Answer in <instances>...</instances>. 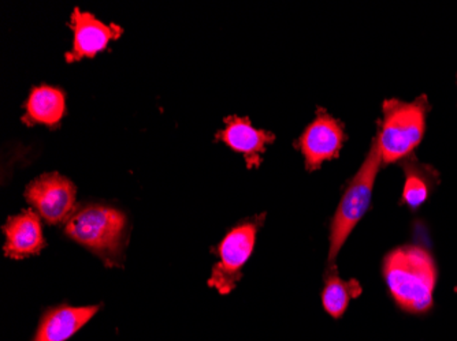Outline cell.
<instances>
[{"instance_id": "1", "label": "cell", "mask_w": 457, "mask_h": 341, "mask_svg": "<svg viewBox=\"0 0 457 341\" xmlns=\"http://www.w3.org/2000/svg\"><path fill=\"white\" fill-rule=\"evenodd\" d=\"M382 276L403 312L426 314L433 309L438 272L428 248L420 245L393 248L382 261Z\"/></svg>"}, {"instance_id": "5", "label": "cell", "mask_w": 457, "mask_h": 341, "mask_svg": "<svg viewBox=\"0 0 457 341\" xmlns=\"http://www.w3.org/2000/svg\"><path fill=\"white\" fill-rule=\"evenodd\" d=\"M264 220L266 213H262L238 223L214 248L218 263L212 268V277L207 284L217 289L220 295L230 294L237 287L243 277L241 269L253 254L256 235L264 224Z\"/></svg>"}, {"instance_id": "6", "label": "cell", "mask_w": 457, "mask_h": 341, "mask_svg": "<svg viewBox=\"0 0 457 341\" xmlns=\"http://www.w3.org/2000/svg\"><path fill=\"white\" fill-rule=\"evenodd\" d=\"M346 140L348 135L344 122L331 117L323 107H318L315 119L305 127L294 146L304 156L305 169L308 173H314L325 161L333 160L340 156V150Z\"/></svg>"}, {"instance_id": "7", "label": "cell", "mask_w": 457, "mask_h": 341, "mask_svg": "<svg viewBox=\"0 0 457 341\" xmlns=\"http://www.w3.org/2000/svg\"><path fill=\"white\" fill-rule=\"evenodd\" d=\"M25 199L48 224L68 223L76 212V186L56 173L45 174L28 184Z\"/></svg>"}, {"instance_id": "13", "label": "cell", "mask_w": 457, "mask_h": 341, "mask_svg": "<svg viewBox=\"0 0 457 341\" xmlns=\"http://www.w3.org/2000/svg\"><path fill=\"white\" fill-rule=\"evenodd\" d=\"M25 111L22 117L25 125L58 127L66 112L65 92L48 85L33 88L25 102Z\"/></svg>"}, {"instance_id": "15", "label": "cell", "mask_w": 457, "mask_h": 341, "mask_svg": "<svg viewBox=\"0 0 457 341\" xmlns=\"http://www.w3.org/2000/svg\"><path fill=\"white\" fill-rule=\"evenodd\" d=\"M454 291H456V292H457V286H456V288H454Z\"/></svg>"}, {"instance_id": "8", "label": "cell", "mask_w": 457, "mask_h": 341, "mask_svg": "<svg viewBox=\"0 0 457 341\" xmlns=\"http://www.w3.org/2000/svg\"><path fill=\"white\" fill-rule=\"evenodd\" d=\"M71 29H73V47L66 53V61L73 63L84 58H95L109 45L110 41L117 40L123 33L118 25L103 24L91 12H82L74 9L71 12Z\"/></svg>"}, {"instance_id": "9", "label": "cell", "mask_w": 457, "mask_h": 341, "mask_svg": "<svg viewBox=\"0 0 457 341\" xmlns=\"http://www.w3.org/2000/svg\"><path fill=\"white\" fill-rule=\"evenodd\" d=\"M225 129L215 134V141L226 143L235 152L241 153L245 158L246 168L261 166L267 145L276 141V134L253 127L249 118L232 115L223 119Z\"/></svg>"}, {"instance_id": "12", "label": "cell", "mask_w": 457, "mask_h": 341, "mask_svg": "<svg viewBox=\"0 0 457 341\" xmlns=\"http://www.w3.org/2000/svg\"><path fill=\"white\" fill-rule=\"evenodd\" d=\"M405 176L400 205L418 210L436 191L441 183V175L436 166L422 163L415 153L399 163Z\"/></svg>"}, {"instance_id": "2", "label": "cell", "mask_w": 457, "mask_h": 341, "mask_svg": "<svg viewBox=\"0 0 457 341\" xmlns=\"http://www.w3.org/2000/svg\"><path fill=\"white\" fill-rule=\"evenodd\" d=\"M127 231V216L120 210L99 204L79 207L65 225L71 240L88 248L110 268L122 265Z\"/></svg>"}, {"instance_id": "4", "label": "cell", "mask_w": 457, "mask_h": 341, "mask_svg": "<svg viewBox=\"0 0 457 341\" xmlns=\"http://www.w3.org/2000/svg\"><path fill=\"white\" fill-rule=\"evenodd\" d=\"M382 168L378 135H374L358 173L349 179L328 230V265H335L341 248L371 207L372 191Z\"/></svg>"}, {"instance_id": "10", "label": "cell", "mask_w": 457, "mask_h": 341, "mask_svg": "<svg viewBox=\"0 0 457 341\" xmlns=\"http://www.w3.org/2000/svg\"><path fill=\"white\" fill-rule=\"evenodd\" d=\"M4 232L6 237V257L21 260L30 256H37L46 248L40 217L32 209L9 217L4 224Z\"/></svg>"}, {"instance_id": "14", "label": "cell", "mask_w": 457, "mask_h": 341, "mask_svg": "<svg viewBox=\"0 0 457 341\" xmlns=\"http://www.w3.org/2000/svg\"><path fill=\"white\" fill-rule=\"evenodd\" d=\"M325 287L322 291V304L325 312L335 320L345 314L352 299L361 296L363 287L356 279L344 280L338 273V266L326 265Z\"/></svg>"}, {"instance_id": "16", "label": "cell", "mask_w": 457, "mask_h": 341, "mask_svg": "<svg viewBox=\"0 0 457 341\" xmlns=\"http://www.w3.org/2000/svg\"><path fill=\"white\" fill-rule=\"evenodd\" d=\"M456 84H457V74H456Z\"/></svg>"}, {"instance_id": "11", "label": "cell", "mask_w": 457, "mask_h": 341, "mask_svg": "<svg viewBox=\"0 0 457 341\" xmlns=\"http://www.w3.org/2000/svg\"><path fill=\"white\" fill-rule=\"evenodd\" d=\"M100 306L59 304L46 310L33 341H68L99 312Z\"/></svg>"}, {"instance_id": "3", "label": "cell", "mask_w": 457, "mask_h": 341, "mask_svg": "<svg viewBox=\"0 0 457 341\" xmlns=\"http://www.w3.org/2000/svg\"><path fill=\"white\" fill-rule=\"evenodd\" d=\"M431 104L426 94L413 101L387 99L382 102V119L377 122L382 168L400 163L403 158L415 153L426 133V120Z\"/></svg>"}]
</instances>
